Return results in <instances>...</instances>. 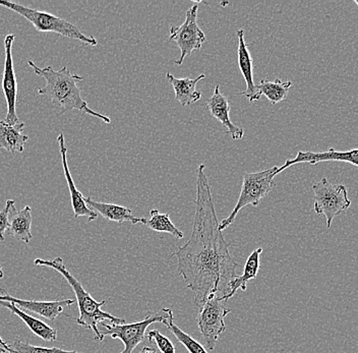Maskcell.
I'll list each match as a JSON object with an SVG mask.
<instances>
[{"mask_svg": "<svg viewBox=\"0 0 358 353\" xmlns=\"http://www.w3.org/2000/svg\"><path fill=\"white\" fill-rule=\"evenodd\" d=\"M196 213L192 236L172 257L178 258V273L196 294L194 305L200 308L210 296H223L228 284L237 276L238 264L230 254L229 247L219 228L211 185L206 165L196 171Z\"/></svg>", "mask_w": 358, "mask_h": 353, "instance_id": "cell-1", "label": "cell"}, {"mask_svg": "<svg viewBox=\"0 0 358 353\" xmlns=\"http://www.w3.org/2000/svg\"><path fill=\"white\" fill-rule=\"evenodd\" d=\"M28 64L38 77L43 78L46 80L43 88L37 89L38 93L39 95L47 96L50 99L57 110V115H62L67 111L78 110L99 118L105 124H110L111 120L108 116L92 110L88 103L83 99L78 84L84 78L71 73L67 66H62L59 71H55L50 66L44 69L39 68L32 60H29Z\"/></svg>", "mask_w": 358, "mask_h": 353, "instance_id": "cell-2", "label": "cell"}, {"mask_svg": "<svg viewBox=\"0 0 358 353\" xmlns=\"http://www.w3.org/2000/svg\"><path fill=\"white\" fill-rule=\"evenodd\" d=\"M36 266L40 267H48L51 269L55 270L56 272L60 273L66 279L67 283L73 288V292L77 298V303L78 307V312L80 316L76 319V322L80 326L86 328V329L91 330L94 334V339L97 342H102L104 340L105 337L101 334L100 330L98 329V326L102 322L110 321L113 324H125L127 321L124 319L117 318V317L112 316L109 312H103L101 308L103 305H106V301H97L92 297L91 294L85 289L82 283L73 276L71 272L67 270L66 264L64 260L59 257L53 259V260H42V259H36L34 262Z\"/></svg>", "mask_w": 358, "mask_h": 353, "instance_id": "cell-3", "label": "cell"}, {"mask_svg": "<svg viewBox=\"0 0 358 353\" xmlns=\"http://www.w3.org/2000/svg\"><path fill=\"white\" fill-rule=\"evenodd\" d=\"M0 6L8 8L28 20L35 27L38 32L55 33V34L64 36L69 39L78 40V41L88 44L90 46L98 45V41L93 36L85 35L75 24L64 21L51 13L32 10V8L21 6V4L4 1V0H0Z\"/></svg>", "mask_w": 358, "mask_h": 353, "instance_id": "cell-4", "label": "cell"}, {"mask_svg": "<svg viewBox=\"0 0 358 353\" xmlns=\"http://www.w3.org/2000/svg\"><path fill=\"white\" fill-rule=\"evenodd\" d=\"M174 322L173 312L170 308H161L155 312H150L145 315L144 319L140 322L131 324H106L104 322L100 324L105 331L101 332L103 337L109 336L113 339L122 340L124 350L120 353H133L138 344L145 339L147 329L154 323H161L167 326Z\"/></svg>", "mask_w": 358, "mask_h": 353, "instance_id": "cell-5", "label": "cell"}, {"mask_svg": "<svg viewBox=\"0 0 358 353\" xmlns=\"http://www.w3.org/2000/svg\"><path fill=\"white\" fill-rule=\"evenodd\" d=\"M277 171L278 167L274 166L263 171L245 173L241 194L234 211L227 218L219 222L221 231L227 229L234 222L237 214L241 209L248 205L257 207L259 202L273 191V189L276 187L274 178L277 175Z\"/></svg>", "mask_w": 358, "mask_h": 353, "instance_id": "cell-6", "label": "cell"}, {"mask_svg": "<svg viewBox=\"0 0 358 353\" xmlns=\"http://www.w3.org/2000/svg\"><path fill=\"white\" fill-rule=\"evenodd\" d=\"M312 189L315 194L313 210L317 215L326 217L327 228H331L335 217L351 207L346 187L333 185L323 178L321 182L313 183Z\"/></svg>", "mask_w": 358, "mask_h": 353, "instance_id": "cell-7", "label": "cell"}, {"mask_svg": "<svg viewBox=\"0 0 358 353\" xmlns=\"http://www.w3.org/2000/svg\"><path fill=\"white\" fill-rule=\"evenodd\" d=\"M229 314L230 310L225 307V301L218 296H208L199 308L196 321L208 352H214L219 337L225 332V318Z\"/></svg>", "mask_w": 358, "mask_h": 353, "instance_id": "cell-8", "label": "cell"}, {"mask_svg": "<svg viewBox=\"0 0 358 353\" xmlns=\"http://www.w3.org/2000/svg\"><path fill=\"white\" fill-rule=\"evenodd\" d=\"M199 3V1L194 2V6L187 10L185 23L179 27H170L169 40L176 42L181 51L180 57L174 62L178 66H181L185 57L194 51L200 50L203 44L207 41L205 33L198 24Z\"/></svg>", "mask_w": 358, "mask_h": 353, "instance_id": "cell-9", "label": "cell"}, {"mask_svg": "<svg viewBox=\"0 0 358 353\" xmlns=\"http://www.w3.org/2000/svg\"><path fill=\"white\" fill-rule=\"evenodd\" d=\"M15 39V34L6 35L4 38L6 60H4L3 78H2V90H3L6 106H8V113L4 122L10 126L20 122L17 115V82L15 69H13V53H11Z\"/></svg>", "mask_w": 358, "mask_h": 353, "instance_id": "cell-10", "label": "cell"}, {"mask_svg": "<svg viewBox=\"0 0 358 353\" xmlns=\"http://www.w3.org/2000/svg\"><path fill=\"white\" fill-rule=\"evenodd\" d=\"M4 291V290H3ZM6 294H0V301H8L15 307L21 308L22 310L33 312L37 316L42 317L50 321H55L58 317L64 314L66 308L71 307L76 303L73 299H66V301H26V299L17 298L10 296L8 292Z\"/></svg>", "mask_w": 358, "mask_h": 353, "instance_id": "cell-11", "label": "cell"}, {"mask_svg": "<svg viewBox=\"0 0 358 353\" xmlns=\"http://www.w3.org/2000/svg\"><path fill=\"white\" fill-rule=\"evenodd\" d=\"M328 161H339V162L349 163L358 167V149L350 150V151H336L335 149L330 148L328 151L320 152V153L299 151L294 159L286 160L281 167H278L277 175L285 169L289 168L292 165L299 164V163H310L315 165L317 163L328 162Z\"/></svg>", "mask_w": 358, "mask_h": 353, "instance_id": "cell-12", "label": "cell"}, {"mask_svg": "<svg viewBox=\"0 0 358 353\" xmlns=\"http://www.w3.org/2000/svg\"><path fill=\"white\" fill-rule=\"evenodd\" d=\"M58 145H59L60 155H62V164L64 167V176L69 187V194H71V206H73V214L75 218L78 217H87L89 222L96 220L98 214L90 209L85 203V196L80 191H78L75 182L71 178V171H69V165H67V148L66 147V138L64 134H60L57 138Z\"/></svg>", "mask_w": 358, "mask_h": 353, "instance_id": "cell-13", "label": "cell"}, {"mask_svg": "<svg viewBox=\"0 0 358 353\" xmlns=\"http://www.w3.org/2000/svg\"><path fill=\"white\" fill-rule=\"evenodd\" d=\"M237 38H238V49H237V57H238V68L241 69V75L245 78L246 82V90L241 93V95L248 98L250 103L257 101L261 99L262 95L257 89V85L255 84L254 73H252V66H254V58L250 55L248 50V45L245 39V30L241 29L237 31Z\"/></svg>", "mask_w": 358, "mask_h": 353, "instance_id": "cell-14", "label": "cell"}, {"mask_svg": "<svg viewBox=\"0 0 358 353\" xmlns=\"http://www.w3.org/2000/svg\"><path fill=\"white\" fill-rule=\"evenodd\" d=\"M220 86L217 85L215 87L214 93L207 102V108L210 111L213 117L219 120V122L223 124L227 129L228 134L234 140H241L245 136V129L243 127L235 126L230 120V106L229 99L226 96L221 94Z\"/></svg>", "mask_w": 358, "mask_h": 353, "instance_id": "cell-15", "label": "cell"}, {"mask_svg": "<svg viewBox=\"0 0 358 353\" xmlns=\"http://www.w3.org/2000/svg\"><path fill=\"white\" fill-rule=\"evenodd\" d=\"M85 203L90 209L93 210L97 214H100L103 218L113 222L123 223L131 222V224L142 223L144 224L145 218H138L133 215V211L129 208L115 204H107V203L96 202L93 199L85 198Z\"/></svg>", "mask_w": 358, "mask_h": 353, "instance_id": "cell-16", "label": "cell"}, {"mask_svg": "<svg viewBox=\"0 0 358 353\" xmlns=\"http://www.w3.org/2000/svg\"><path fill=\"white\" fill-rule=\"evenodd\" d=\"M205 78L206 75L201 73L196 79H189V78L178 79L172 73H166V79L172 85L173 90L176 92V99L182 107L189 106V105L200 101L201 92L196 89V85Z\"/></svg>", "mask_w": 358, "mask_h": 353, "instance_id": "cell-17", "label": "cell"}, {"mask_svg": "<svg viewBox=\"0 0 358 353\" xmlns=\"http://www.w3.org/2000/svg\"><path fill=\"white\" fill-rule=\"evenodd\" d=\"M262 254H263V249H261V247L255 250L250 254L248 261H246L243 275L236 276L234 280L230 281L229 284H228L227 294L220 297L223 301L226 303V301H229L231 297L235 296L238 289L245 291L246 288H248V283L252 279L257 278L259 267H261Z\"/></svg>", "mask_w": 358, "mask_h": 353, "instance_id": "cell-18", "label": "cell"}, {"mask_svg": "<svg viewBox=\"0 0 358 353\" xmlns=\"http://www.w3.org/2000/svg\"><path fill=\"white\" fill-rule=\"evenodd\" d=\"M24 122L10 126L4 120H0V148L6 150L13 155L22 153L24 145L29 141L28 136L24 135Z\"/></svg>", "mask_w": 358, "mask_h": 353, "instance_id": "cell-19", "label": "cell"}, {"mask_svg": "<svg viewBox=\"0 0 358 353\" xmlns=\"http://www.w3.org/2000/svg\"><path fill=\"white\" fill-rule=\"evenodd\" d=\"M0 307L8 308L11 314L21 319L26 324L27 327L31 330V332L34 333L36 336L41 338L42 340L45 342H55L56 338H57V331L49 327L41 319H38L35 317L27 314L26 312L22 310L21 308L15 307L13 303H8V301H0Z\"/></svg>", "mask_w": 358, "mask_h": 353, "instance_id": "cell-20", "label": "cell"}, {"mask_svg": "<svg viewBox=\"0 0 358 353\" xmlns=\"http://www.w3.org/2000/svg\"><path fill=\"white\" fill-rule=\"evenodd\" d=\"M32 209L30 206H24L22 210L13 209V214L10 218V228L8 232L17 238V240L22 241V243H30L32 240Z\"/></svg>", "mask_w": 358, "mask_h": 353, "instance_id": "cell-21", "label": "cell"}, {"mask_svg": "<svg viewBox=\"0 0 358 353\" xmlns=\"http://www.w3.org/2000/svg\"><path fill=\"white\" fill-rule=\"evenodd\" d=\"M292 85L291 80L282 82L279 79L274 80H262L261 82L257 85V89L261 95H265L267 97L271 105H276L287 98Z\"/></svg>", "mask_w": 358, "mask_h": 353, "instance_id": "cell-22", "label": "cell"}, {"mask_svg": "<svg viewBox=\"0 0 358 353\" xmlns=\"http://www.w3.org/2000/svg\"><path fill=\"white\" fill-rule=\"evenodd\" d=\"M150 219L145 218L144 225L156 232H164V233L171 234L178 240L185 238V233L179 230L176 225L172 223L169 214L159 213L158 210H152L150 212Z\"/></svg>", "mask_w": 358, "mask_h": 353, "instance_id": "cell-23", "label": "cell"}, {"mask_svg": "<svg viewBox=\"0 0 358 353\" xmlns=\"http://www.w3.org/2000/svg\"><path fill=\"white\" fill-rule=\"evenodd\" d=\"M167 328L169 329L170 332L176 336L179 343L182 344L189 353H209L201 343L194 340L189 334H187V333L183 332L180 328H178L174 322L170 323L169 325L167 326Z\"/></svg>", "mask_w": 358, "mask_h": 353, "instance_id": "cell-24", "label": "cell"}, {"mask_svg": "<svg viewBox=\"0 0 358 353\" xmlns=\"http://www.w3.org/2000/svg\"><path fill=\"white\" fill-rule=\"evenodd\" d=\"M10 346L13 350V353H80L76 352V350H64L57 347L49 348L34 346L28 342L21 340V339H15Z\"/></svg>", "mask_w": 358, "mask_h": 353, "instance_id": "cell-25", "label": "cell"}, {"mask_svg": "<svg viewBox=\"0 0 358 353\" xmlns=\"http://www.w3.org/2000/svg\"><path fill=\"white\" fill-rule=\"evenodd\" d=\"M145 338L150 342H154L161 353H176V346L169 338L161 334L158 330L149 331L145 334Z\"/></svg>", "mask_w": 358, "mask_h": 353, "instance_id": "cell-26", "label": "cell"}, {"mask_svg": "<svg viewBox=\"0 0 358 353\" xmlns=\"http://www.w3.org/2000/svg\"><path fill=\"white\" fill-rule=\"evenodd\" d=\"M15 201L8 200L3 209L0 211V241H4V234H6V230L10 228V216L11 211L15 209Z\"/></svg>", "mask_w": 358, "mask_h": 353, "instance_id": "cell-27", "label": "cell"}, {"mask_svg": "<svg viewBox=\"0 0 358 353\" xmlns=\"http://www.w3.org/2000/svg\"><path fill=\"white\" fill-rule=\"evenodd\" d=\"M0 353H13L10 346L0 337Z\"/></svg>", "mask_w": 358, "mask_h": 353, "instance_id": "cell-28", "label": "cell"}, {"mask_svg": "<svg viewBox=\"0 0 358 353\" xmlns=\"http://www.w3.org/2000/svg\"><path fill=\"white\" fill-rule=\"evenodd\" d=\"M138 353H157L156 350H154L153 347H149V346H145V347L143 348Z\"/></svg>", "mask_w": 358, "mask_h": 353, "instance_id": "cell-29", "label": "cell"}, {"mask_svg": "<svg viewBox=\"0 0 358 353\" xmlns=\"http://www.w3.org/2000/svg\"><path fill=\"white\" fill-rule=\"evenodd\" d=\"M4 273L3 270H2V266L0 265V279L3 278Z\"/></svg>", "mask_w": 358, "mask_h": 353, "instance_id": "cell-30", "label": "cell"}, {"mask_svg": "<svg viewBox=\"0 0 358 353\" xmlns=\"http://www.w3.org/2000/svg\"><path fill=\"white\" fill-rule=\"evenodd\" d=\"M355 3L358 6V0H355Z\"/></svg>", "mask_w": 358, "mask_h": 353, "instance_id": "cell-31", "label": "cell"}]
</instances>
